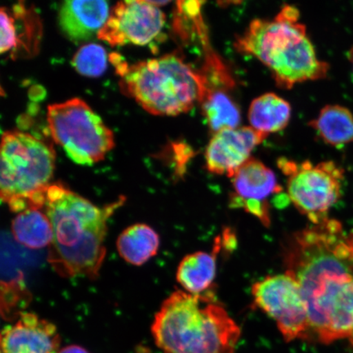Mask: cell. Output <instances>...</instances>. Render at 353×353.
<instances>
[{"label":"cell","instance_id":"1","mask_svg":"<svg viewBox=\"0 0 353 353\" xmlns=\"http://www.w3.org/2000/svg\"><path fill=\"white\" fill-rule=\"evenodd\" d=\"M283 257L307 303L310 334L325 344L353 342V251L341 223L328 218L295 232Z\"/></svg>","mask_w":353,"mask_h":353},{"label":"cell","instance_id":"2","mask_svg":"<svg viewBox=\"0 0 353 353\" xmlns=\"http://www.w3.org/2000/svg\"><path fill=\"white\" fill-rule=\"evenodd\" d=\"M122 204L121 200L99 207L63 185L48 187L43 210L54 230L48 261L59 274L99 275L105 255L108 220Z\"/></svg>","mask_w":353,"mask_h":353},{"label":"cell","instance_id":"3","mask_svg":"<svg viewBox=\"0 0 353 353\" xmlns=\"http://www.w3.org/2000/svg\"><path fill=\"white\" fill-rule=\"evenodd\" d=\"M152 333L165 353H235L241 330L211 290H176L154 316Z\"/></svg>","mask_w":353,"mask_h":353},{"label":"cell","instance_id":"4","mask_svg":"<svg viewBox=\"0 0 353 353\" xmlns=\"http://www.w3.org/2000/svg\"><path fill=\"white\" fill-rule=\"evenodd\" d=\"M299 17L296 8L285 6L272 20L251 21L235 43L238 52L261 61L270 70L276 85L287 90L297 83L325 79L330 69L317 57Z\"/></svg>","mask_w":353,"mask_h":353},{"label":"cell","instance_id":"5","mask_svg":"<svg viewBox=\"0 0 353 353\" xmlns=\"http://www.w3.org/2000/svg\"><path fill=\"white\" fill-rule=\"evenodd\" d=\"M110 57L121 77L122 92L154 116H179L201 103L206 90L204 76L176 54L132 65L120 55Z\"/></svg>","mask_w":353,"mask_h":353},{"label":"cell","instance_id":"6","mask_svg":"<svg viewBox=\"0 0 353 353\" xmlns=\"http://www.w3.org/2000/svg\"><path fill=\"white\" fill-rule=\"evenodd\" d=\"M54 149L21 131L4 132L1 141L0 194L14 213L43 210L55 170Z\"/></svg>","mask_w":353,"mask_h":353},{"label":"cell","instance_id":"7","mask_svg":"<svg viewBox=\"0 0 353 353\" xmlns=\"http://www.w3.org/2000/svg\"><path fill=\"white\" fill-rule=\"evenodd\" d=\"M47 120L52 139L78 165L96 164L114 147L112 131L81 99L50 105Z\"/></svg>","mask_w":353,"mask_h":353},{"label":"cell","instance_id":"8","mask_svg":"<svg viewBox=\"0 0 353 353\" xmlns=\"http://www.w3.org/2000/svg\"><path fill=\"white\" fill-rule=\"evenodd\" d=\"M278 167L286 176L288 200L312 224L328 219V213L342 196L344 171L331 161L313 164L281 158Z\"/></svg>","mask_w":353,"mask_h":353},{"label":"cell","instance_id":"9","mask_svg":"<svg viewBox=\"0 0 353 353\" xmlns=\"http://www.w3.org/2000/svg\"><path fill=\"white\" fill-rule=\"evenodd\" d=\"M251 292L255 305L276 321L285 341L310 336L307 303L290 273L268 276L255 282Z\"/></svg>","mask_w":353,"mask_h":353},{"label":"cell","instance_id":"10","mask_svg":"<svg viewBox=\"0 0 353 353\" xmlns=\"http://www.w3.org/2000/svg\"><path fill=\"white\" fill-rule=\"evenodd\" d=\"M165 21V13L150 1H121L112 8L98 37L113 47L143 46L157 38Z\"/></svg>","mask_w":353,"mask_h":353},{"label":"cell","instance_id":"11","mask_svg":"<svg viewBox=\"0 0 353 353\" xmlns=\"http://www.w3.org/2000/svg\"><path fill=\"white\" fill-rule=\"evenodd\" d=\"M233 192L229 197L231 208L241 209L270 227L272 196L283 191L274 172L255 158H250L232 176Z\"/></svg>","mask_w":353,"mask_h":353},{"label":"cell","instance_id":"12","mask_svg":"<svg viewBox=\"0 0 353 353\" xmlns=\"http://www.w3.org/2000/svg\"><path fill=\"white\" fill-rule=\"evenodd\" d=\"M268 138L250 126L224 129L213 134L207 145L205 159L211 174L232 179L250 160L254 150Z\"/></svg>","mask_w":353,"mask_h":353},{"label":"cell","instance_id":"13","mask_svg":"<svg viewBox=\"0 0 353 353\" xmlns=\"http://www.w3.org/2000/svg\"><path fill=\"white\" fill-rule=\"evenodd\" d=\"M59 346L56 326L32 312L21 313L1 334L2 353H57Z\"/></svg>","mask_w":353,"mask_h":353},{"label":"cell","instance_id":"14","mask_svg":"<svg viewBox=\"0 0 353 353\" xmlns=\"http://www.w3.org/2000/svg\"><path fill=\"white\" fill-rule=\"evenodd\" d=\"M1 23V54L26 50L28 54L34 52L41 38V26L34 12L19 3L11 10L3 7L0 12Z\"/></svg>","mask_w":353,"mask_h":353},{"label":"cell","instance_id":"15","mask_svg":"<svg viewBox=\"0 0 353 353\" xmlns=\"http://www.w3.org/2000/svg\"><path fill=\"white\" fill-rule=\"evenodd\" d=\"M110 15L105 1H66L59 10V25L73 42L88 41L103 28Z\"/></svg>","mask_w":353,"mask_h":353},{"label":"cell","instance_id":"16","mask_svg":"<svg viewBox=\"0 0 353 353\" xmlns=\"http://www.w3.org/2000/svg\"><path fill=\"white\" fill-rule=\"evenodd\" d=\"M222 239L218 236L213 252L198 251L187 255L181 261L176 277L185 292L201 294L211 290L217 274V257L222 249Z\"/></svg>","mask_w":353,"mask_h":353},{"label":"cell","instance_id":"17","mask_svg":"<svg viewBox=\"0 0 353 353\" xmlns=\"http://www.w3.org/2000/svg\"><path fill=\"white\" fill-rule=\"evenodd\" d=\"M292 109L281 97L267 92L250 103L248 120L254 130L268 137L285 129L289 125Z\"/></svg>","mask_w":353,"mask_h":353},{"label":"cell","instance_id":"18","mask_svg":"<svg viewBox=\"0 0 353 353\" xmlns=\"http://www.w3.org/2000/svg\"><path fill=\"white\" fill-rule=\"evenodd\" d=\"M226 85H206L201 100L203 114L212 132L239 127L241 110Z\"/></svg>","mask_w":353,"mask_h":353},{"label":"cell","instance_id":"19","mask_svg":"<svg viewBox=\"0 0 353 353\" xmlns=\"http://www.w3.org/2000/svg\"><path fill=\"white\" fill-rule=\"evenodd\" d=\"M322 141L334 148L353 143V114L341 105H326L319 116L309 122Z\"/></svg>","mask_w":353,"mask_h":353},{"label":"cell","instance_id":"20","mask_svg":"<svg viewBox=\"0 0 353 353\" xmlns=\"http://www.w3.org/2000/svg\"><path fill=\"white\" fill-rule=\"evenodd\" d=\"M160 237L151 227L143 223L132 225L121 234L117 250L125 262L141 266L156 256Z\"/></svg>","mask_w":353,"mask_h":353},{"label":"cell","instance_id":"21","mask_svg":"<svg viewBox=\"0 0 353 353\" xmlns=\"http://www.w3.org/2000/svg\"><path fill=\"white\" fill-rule=\"evenodd\" d=\"M15 240L26 248L39 250L50 246L54 240V230L50 218L42 210L21 212L12 223Z\"/></svg>","mask_w":353,"mask_h":353},{"label":"cell","instance_id":"22","mask_svg":"<svg viewBox=\"0 0 353 353\" xmlns=\"http://www.w3.org/2000/svg\"><path fill=\"white\" fill-rule=\"evenodd\" d=\"M107 54L99 44L88 43L83 46L74 54L72 59L74 68L87 77H99L107 69Z\"/></svg>","mask_w":353,"mask_h":353},{"label":"cell","instance_id":"23","mask_svg":"<svg viewBox=\"0 0 353 353\" xmlns=\"http://www.w3.org/2000/svg\"><path fill=\"white\" fill-rule=\"evenodd\" d=\"M57 353H90L85 348L77 346L70 345L63 348H61Z\"/></svg>","mask_w":353,"mask_h":353},{"label":"cell","instance_id":"24","mask_svg":"<svg viewBox=\"0 0 353 353\" xmlns=\"http://www.w3.org/2000/svg\"><path fill=\"white\" fill-rule=\"evenodd\" d=\"M347 57L348 61H350V63L352 65V73H353V46H352L350 48V50L347 51Z\"/></svg>","mask_w":353,"mask_h":353},{"label":"cell","instance_id":"25","mask_svg":"<svg viewBox=\"0 0 353 353\" xmlns=\"http://www.w3.org/2000/svg\"><path fill=\"white\" fill-rule=\"evenodd\" d=\"M347 240L348 245H350L352 250L353 251V232L350 234V236H347Z\"/></svg>","mask_w":353,"mask_h":353},{"label":"cell","instance_id":"26","mask_svg":"<svg viewBox=\"0 0 353 353\" xmlns=\"http://www.w3.org/2000/svg\"><path fill=\"white\" fill-rule=\"evenodd\" d=\"M352 345H353V343H352Z\"/></svg>","mask_w":353,"mask_h":353}]
</instances>
